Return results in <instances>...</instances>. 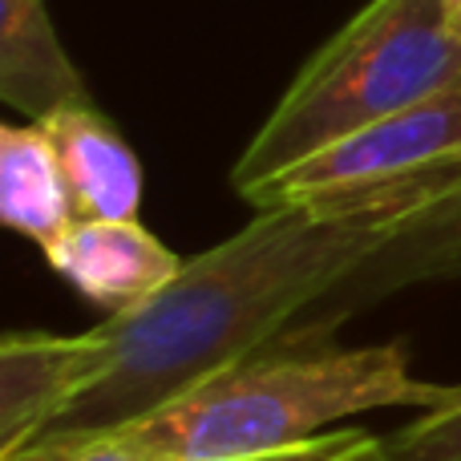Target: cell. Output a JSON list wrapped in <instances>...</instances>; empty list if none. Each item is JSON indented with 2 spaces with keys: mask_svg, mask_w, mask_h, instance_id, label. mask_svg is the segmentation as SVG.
<instances>
[{
  "mask_svg": "<svg viewBox=\"0 0 461 461\" xmlns=\"http://www.w3.org/2000/svg\"><path fill=\"white\" fill-rule=\"evenodd\" d=\"M457 178L461 162L255 211L230 239L183 259L154 300L102 320L94 328L102 340L97 381L5 461H61L167 413L219 373L267 352L336 279Z\"/></svg>",
  "mask_w": 461,
  "mask_h": 461,
  "instance_id": "6da1fadb",
  "label": "cell"
},
{
  "mask_svg": "<svg viewBox=\"0 0 461 461\" xmlns=\"http://www.w3.org/2000/svg\"><path fill=\"white\" fill-rule=\"evenodd\" d=\"M454 397L461 384H429L409 373L405 344L324 348L279 340L134 429L170 461H251L324 438L344 417L397 405L438 409Z\"/></svg>",
  "mask_w": 461,
  "mask_h": 461,
  "instance_id": "7a4b0ae2",
  "label": "cell"
},
{
  "mask_svg": "<svg viewBox=\"0 0 461 461\" xmlns=\"http://www.w3.org/2000/svg\"><path fill=\"white\" fill-rule=\"evenodd\" d=\"M461 77V37L441 0H368L292 77L230 167L239 199L316 150Z\"/></svg>",
  "mask_w": 461,
  "mask_h": 461,
  "instance_id": "3957f363",
  "label": "cell"
},
{
  "mask_svg": "<svg viewBox=\"0 0 461 461\" xmlns=\"http://www.w3.org/2000/svg\"><path fill=\"white\" fill-rule=\"evenodd\" d=\"M461 162V77L441 86L438 94L340 138L316 150L312 158L295 162L292 170L271 183L255 186L243 203L255 211L284 207L308 194L344 191V186H376L393 178H413L429 170Z\"/></svg>",
  "mask_w": 461,
  "mask_h": 461,
  "instance_id": "277c9868",
  "label": "cell"
},
{
  "mask_svg": "<svg viewBox=\"0 0 461 461\" xmlns=\"http://www.w3.org/2000/svg\"><path fill=\"white\" fill-rule=\"evenodd\" d=\"M433 279H461V178L446 194L409 215L376 251H368L344 279H336L300 320L284 332V344H320L357 312Z\"/></svg>",
  "mask_w": 461,
  "mask_h": 461,
  "instance_id": "5b68a950",
  "label": "cell"
},
{
  "mask_svg": "<svg viewBox=\"0 0 461 461\" xmlns=\"http://www.w3.org/2000/svg\"><path fill=\"white\" fill-rule=\"evenodd\" d=\"M45 259L105 316L142 308L183 271V259L138 219H77Z\"/></svg>",
  "mask_w": 461,
  "mask_h": 461,
  "instance_id": "8992f818",
  "label": "cell"
},
{
  "mask_svg": "<svg viewBox=\"0 0 461 461\" xmlns=\"http://www.w3.org/2000/svg\"><path fill=\"white\" fill-rule=\"evenodd\" d=\"M102 368L97 332H8L0 340V461L21 454L65 413Z\"/></svg>",
  "mask_w": 461,
  "mask_h": 461,
  "instance_id": "52a82bcc",
  "label": "cell"
},
{
  "mask_svg": "<svg viewBox=\"0 0 461 461\" xmlns=\"http://www.w3.org/2000/svg\"><path fill=\"white\" fill-rule=\"evenodd\" d=\"M41 126L53 138L77 219H138L142 162L97 105L57 110Z\"/></svg>",
  "mask_w": 461,
  "mask_h": 461,
  "instance_id": "ba28073f",
  "label": "cell"
},
{
  "mask_svg": "<svg viewBox=\"0 0 461 461\" xmlns=\"http://www.w3.org/2000/svg\"><path fill=\"white\" fill-rule=\"evenodd\" d=\"M0 97L32 122L73 105H94L45 0H0Z\"/></svg>",
  "mask_w": 461,
  "mask_h": 461,
  "instance_id": "9c48e42d",
  "label": "cell"
},
{
  "mask_svg": "<svg viewBox=\"0 0 461 461\" xmlns=\"http://www.w3.org/2000/svg\"><path fill=\"white\" fill-rule=\"evenodd\" d=\"M0 219L41 251L77 223L61 158L41 122L0 126Z\"/></svg>",
  "mask_w": 461,
  "mask_h": 461,
  "instance_id": "30bf717a",
  "label": "cell"
},
{
  "mask_svg": "<svg viewBox=\"0 0 461 461\" xmlns=\"http://www.w3.org/2000/svg\"><path fill=\"white\" fill-rule=\"evenodd\" d=\"M384 461H461V397L381 438Z\"/></svg>",
  "mask_w": 461,
  "mask_h": 461,
  "instance_id": "8fae6325",
  "label": "cell"
},
{
  "mask_svg": "<svg viewBox=\"0 0 461 461\" xmlns=\"http://www.w3.org/2000/svg\"><path fill=\"white\" fill-rule=\"evenodd\" d=\"M61 461H170L158 446L142 438V429H126V433H113V438H102L94 446L77 449V454L61 457Z\"/></svg>",
  "mask_w": 461,
  "mask_h": 461,
  "instance_id": "7c38bea8",
  "label": "cell"
},
{
  "mask_svg": "<svg viewBox=\"0 0 461 461\" xmlns=\"http://www.w3.org/2000/svg\"><path fill=\"white\" fill-rule=\"evenodd\" d=\"M368 433L365 429H332L316 441H303L295 449H279V454H267V457H251V461H336L340 454H348L352 446H360Z\"/></svg>",
  "mask_w": 461,
  "mask_h": 461,
  "instance_id": "4fadbf2b",
  "label": "cell"
},
{
  "mask_svg": "<svg viewBox=\"0 0 461 461\" xmlns=\"http://www.w3.org/2000/svg\"><path fill=\"white\" fill-rule=\"evenodd\" d=\"M336 461H384V457H381V438H373V433H368L360 446H352L348 454H340Z\"/></svg>",
  "mask_w": 461,
  "mask_h": 461,
  "instance_id": "5bb4252c",
  "label": "cell"
},
{
  "mask_svg": "<svg viewBox=\"0 0 461 461\" xmlns=\"http://www.w3.org/2000/svg\"><path fill=\"white\" fill-rule=\"evenodd\" d=\"M441 8H446V21H449V29L461 37V0H441Z\"/></svg>",
  "mask_w": 461,
  "mask_h": 461,
  "instance_id": "9a60e30c",
  "label": "cell"
}]
</instances>
